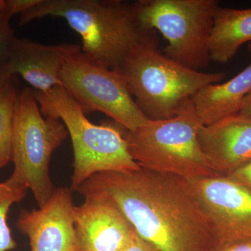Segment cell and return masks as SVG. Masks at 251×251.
Masks as SVG:
<instances>
[{"label":"cell","instance_id":"6da1fadb","mask_svg":"<svg viewBox=\"0 0 251 251\" xmlns=\"http://www.w3.org/2000/svg\"><path fill=\"white\" fill-rule=\"evenodd\" d=\"M76 191L105 195L160 251H214V229L189 180L140 168L103 172Z\"/></svg>","mask_w":251,"mask_h":251},{"label":"cell","instance_id":"7a4b0ae2","mask_svg":"<svg viewBox=\"0 0 251 251\" xmlns=\"http://www.w3.org/2000/svg\"><path fill=\"white\" fill-rule=\"evenodd\" d=\"M63 18L82 39V52L118 71L132 48L151 31L140 23L134 4L121 0H41L21 15L19 25L38 18Z\"/></svg>","mask_w":251,"mask_h":251},{"label":"cell","instance_id":"3957f363","mask_svg":"<svg viewBox=\"0 0 251 251\" xmlns=\"http://www.w3.org/2000/svg\"><path fill=\"white\" fill-rule=\"evenodd\" d=\"M156 31L130 49L118 72L135 103L151 120H168L203 87L221 82L223 72L193 70L162 53Z\"/></svg>","mask_w":251,"mask_h":251},{"label":"cell","instance_id":"277c9868","mask_svg":"<svg viewBox=\"0 0 251 251\" xmlns=\"http://www.w3.org/2000/svg\"><path fill=\"white\" fill-rule=\"evenodd\" d=\"M33 91L42 115L62 121L70 135L74 154L73 191L97 173L139 169L123 133L111 125L92 123L62 85L46 92Z\"/></svg>","mask_w":251,"mask_h":251},{"label":"cell","instance_id":"5b68a950","mask_svg":"<svg viewBox=\"0 0 251 251\" xmlns=\"http://www.w3.org/2000/svg\"><path fill=\"white\" fill-rule=\"evenodd\" d=\"M201 126L188 99L173 118L149 120L123 134L130 156L141 168L188 180L217 176L200 146Z\"/></svg>","mask_w":251,"mask_h":251},{"label":"cell","instance_id":"8992f818","mask_svg":"<svg viewBox=\"0 0 251 251\" xmlns=\"http://www.w3.org/2000/svg\"><path fill=\"white\" fill-rule=\"evenodd\" d=\"M69 133L58 119L44 117L34 91H19L15 105L12 162L14 169L6 180L18 187L30 189L41 208L53 194L50 163L54 151Z\"/></svg>","mask_w":251,"mask_h":251},{"label":"cell","instance_id":"52a82bcc","mask_svg":"<svg viewBox=\"0 0 251 251\" xmlns=\"http://www.w3.org/2000/svg\"><path fill=\"white\" fill-rule=\"evenodd\" d=\"M133 4L144 28L159 31L168 41L167 57L193 70L208 67L218 0H139Z\"/></svg>","mask_w":251,"mask_h":251},{"label":"cell","instance_id":"ba28073f","mask_svg":"<svg viewBox=\"0 0 251 251\" xmlns=\"http://www.w3.org/2000/svg\"><path fill=\"white\" fill-rule=\"evenodd\" d=\"M60 80L85 115L103 112L128 131L150 120L135 103L120 73L96 62L82 51L68 59Z\"/></svg>","mask_w":251,"mask_h":251},{"label":"cell","instance_id":"9c48e42d","mask_svg":"<svg viewBox=\"0 0 251 251\" xmlns=\"http://www.w3.org/2000/svg\"><path fill=\"white\" fill-rule=\"evenodd\" d=\"M210 219L216 250L251 242V194L224 176L190 179Z\"/></svg>","mask_w":251,"mask_h":251},{"label":"cell","instance_id":"30bf717a","mask_svg":"<svg viewBox=\"0 0 251 251\" xmlns=\"http://www.w3.org/2000/svg\"><path fill=\"white\" fill-rule=\"evenodd\" d=\"M83 196L74 211L77 251H125L136 232L125 214L105 195Z\"/></svg>","mask_w":251,"mask_h":251},{"label":"cell","instance_id":"8fae6325","mask_svg":"<svg viewBox=\"0 0 251 251\" xmlns=\"http://www.w3.org/2000/svg\"><path fill=\"white\" fill-rule=\"evenodd\" d=\"M72 192L55 188L42 207L21 211L16 227L29 238L31 251H77Z\"/></svg>","mask_w":251,"mask_h":251},{"label":"cell","instance_id":"7c38bea8","mask_svg":"<svg viewBox=\"0 0 251 251\" xmlns=\"http://www.w3.org/2000/svg\"><path fill=\"white\" fill-rule=\"evenodd\" d=\"M81 51L80 46L75 44L46 45L15 37L6 60L0 67L9 77L21 75L34 90L46 92L62 85L63 66L68 59Z\"/></svg>","mask_w":251,"mask_h":251},{"label":"cell","instance_id":"4fadbf2b","mask_svg":"<svg viewBox=\"0 0 251 251\" xmlns=\"http://www.w3.org/2000/svg\"><path fill=\"white\" fill-rule=\"evenodd\" d=\"M198 141L211 168L227 176L251 161V118L237 113L201 126Z\"/></svg>","mask_w":251,"mask_h":251},{"label":"cell","instance_id":"5bb4252c","mask_svg":"<svg viewBox=\"0 0 251 251\" xmlns=\"http://www.w3.org/2000/svg\"><path fill=\"white\" fill-rule=\"evenodd\" d=\"M248 48L250 64L246 69L227 82L203 87L191 99L201 125H211L239 113L244 99L251 92V42Z\"/></svg>","mask_w":251,"mask_h":251},{"label":"cell","instance_id":"9a60e30c","mask_svg":"<svg viewBox=\"0 0 251 251\" xmlns=\"http://www.w3.org/2000/svg\"><path fill=\"white\" fill-rule=\"evenodd\" d=\"M251 42V8L237 9L219 6L214 16L209 42L211 61L226 63L239 48Z\"/></svg>","mask_w":251,"mask_h":251},{"label":"cell","instance_id":"2e32d148","mask_svg":"<svg viewBox=\"0 0 251 251\" xmlns=\"http://www.w3.org/2000/svg\"><path fill=\"white\" fill-rule=\"evenodd\" d=\"M18 93L14 77L0 92V169L12 161L15 105Z\"/></svg>","mask_w":251,"mask_h":251},{"label":"cell","instance_id":"e0dca14e","mask_svg":"<svg viewBox=\"0 0 251 251\" xmlns=\"http://www.w3.org/2000/svg\"><path fill=\"white\" fill-rule=\"evenodd\" d=\"M27 190L9 184L0 183V251H10L17 247L7 224V216L11 206L25 197Z\"/></svg>","mask_w":251,"mask_h":251},{"label":"cell","instance_id":"ac0fdd59","mask_svg":"<svg viewBox=\"0 0 251 251\" xmlns=\"http://www.w3.org/2000/svg\"><path fill=\"white\" fill-rule=\"evenodd\" d=\"M11 18L6 13L0 14V66L6 60L10 46L16 37L14 29L10 23Z\"/></svg>","mask_w":251,"mask_h":251},{"label":"cell","instance_id":"d6986e66","mask_svg":"<svg viewBox=\"0 0 251 251\" xmlns=\"http://www.w3.org/2000/svg\"><path fill=\"white\" fill-rule=\"evenodd\" d=\"M41 0H6V14L12 17L22 15L41 2Z\"/></svg>","mask_w":251,"mask_h":251},{"label":"cell","instance_id":"ffe728a7","mask_svg":"<svg viewBox=\"0 0 251 251\" xmlns=\"http://www.w3.org/2000/svg\"><path fill=\"white\" fill-rule=\"evenodd\" d=\"M240 185L251 194V161L228 176H224Z\"/></svg>","mask_w":251,"mask_h":251},{"label":"cell","instance_id":"44dd1931","mask_svg":"<svg viewBox=\"0 0 251 251\" xmlns=\"http://www.w3.org/2000/svg\"><path fill=\"white\" fill-rule=\"evenodd\" d=\"M124 251H160L150 242L144 240L135 232L128 245Z\"/></svg>","mask_w":251,"mask_h":251},{"label":"cell","instance_id":"7402d4cb","mask_svg":"<svg viewBox=\"0 0 251 251\" xmlns=\"http://www.w3.org/2000/svg\"><path fill=\"white\" fill-rule=\"evenodd\" d=\"M239 114L251 118V92L244 99L240 110H239Z\"/></svg>","mask_w":251,"mask_h":251},{"label":"cell","instance_id":"603a6c76","mask_svg":"<svg viewBox=\"0 0 251 251\" xmlns=\"http://www.w3.org/2000/svg\"><path fill=\"white\" fill-rule=\"evenodd\" d=\"M214 251H251V242L236 244L231 247L218 249Z\"/></svg>","mask_w":251,"mask_h":251},{"label":"cell","instance_id":"cb8c5ba5","mask_svg":"<svg viewBox=\"0 0 251 251\" xmlns=\"http://www.w3.org/2000/svg\"><path fill=\"white\" fill-rule=\"evenodd\" d=\"M12 77H9L7 74H5V73L3 72L2 69H1V67H0V92L2 90L4 85H6V82H7L10 79L12 78Z\"/></svg>","mask_w":251,"mask_h":251},{"label":"cell","instance_id":"d4e9b609","mask_svg":"<svg viewBox=\"0 0 251 251\" xmlns=\"http://www.w3.org/2000/svg\"><path fill=\"white\" fill-rule=\"evenodd\" d=\"M6 0H0V14L6 13Z\"/></svg>","mask_w":251,"mask_h":251}]
</instances>
